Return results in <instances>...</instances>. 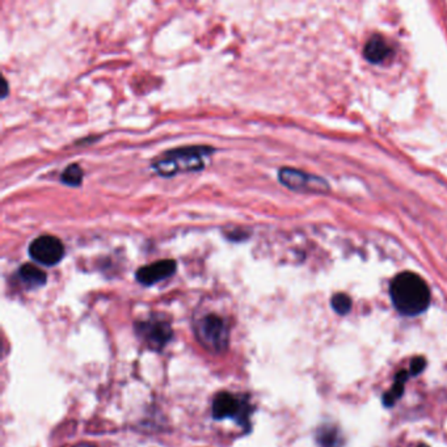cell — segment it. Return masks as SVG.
Listing matches in <instances>:
<instances>
[{
	"instance_id": "obj_1",
	"label": "cell",
	"mask_w": 447,
	"mask_h": 447,
	"mask_svg": "<svg viewBox=\"0 0 447 447\" xmlns=\"http://www.w3.org/2000/svg\"><path fill=\"white\" fill-rule=\"evenodd\" d=\"M390 295L395 308L405 317L422 314L431 299L428 283L413 271H403L392 280Z\"/></svg>"
},
{
	"instance_id": "obj_2",
	"label": "cell",
	"mask_w": 447,
	"mask_h": 447,
	"mask_svg": "<svg viewBox=\"0 0 447 447\" xmlns=\"http://www.w3.org/2000/svg\"><path fill=\"white\" fill-rule=\"evenodd\" d=\"M214 149L201 146L184 147V149L168 151L164 157L158 159L152 168L160 176H173L180 172L188 171H201L205 166V159Z\"/></svg>"
},
{
	"instance_id": "obj_3",
	"label": "cell",
	"mask_w": 447,
	"mask_h": 447,
	"mask_svg": "<svg viewBox=\"0 0 447 447\" xmlns=\"http://www.w3.org/2000/svg\"><path fill=\"white\" fill-rule=\"evenodd\" d=\"M198 343L212 353H223L230 346L231 326L226 317L214 312L198 317L193 323Z\"/></svg>"
},
{
	"instance_id": "obj_4",
	"label": "cell",
	"mask_w": 447,
	"mask_h": 447,
	"mask_svg": "<svg viewBox=\"0 0 447 447\" xmlns=\"http://www.w3.org/2000/svg\"><path fill=\"white\" fill-rule=\"evenodd\" d=\"M212 415L213 419L218 421L233 419L238 425L250 428L251 404L247 396L231 392H219L213 399Z\"/></svg>"
},
{
	"instance_id": "obj_5",
	"label": "cell",
	"mask_w": 447,
	"mask_h": 447,
	"mask_svg": "<svg viewBox=\"0 0 447 447\" xmlns=\"http://www.w3.org/2000/svg\"><path fill=\"white\" fill-rule=\"evenodd\" d=\"M135 333L147 348L155 352L163 350L173 337V329L168 317L160 314L149 315L135 322Z\"/></svg>"
},
{
	"instance_id": "obj_6",
	"label": "cell",
	"mask_w": 447,
	"mask_h": 447,
	"mask_svg": "<svg viewBox=\"0 0 447 447\" xmlns=\"http://www.w3.org/2000/svg\"><path fill=\"white\" fill-rule=\"evenodd\" d=\"M278 178L285 187L297 192L326 193L331 190L329 184L323 177L310 175L303 171L293 169V168H282L278 172Z\"/></svg>"
},
{
	"instance_id": "obj_7",
	"label": "cell",
	"mask_w": 447,
	"mask_h": 447,
	"mask_svg": "<svg viewBox=\"0 0 447 447\" xmlns=\"http://www.w3.org/2000/svg\"><path fill=\"white\" fill-rule=\"evenodd\" d=\"M29 256L38 264L53 267L63 259L65 247L56 236L41 235L30 243Z\"/></svg>"
},
{
	"instance_id": "obj_8",
	"label": "cell",
	"mask_w": 447,
	"mask_h": 447,
	"mask_svg": "<svg viewBox=\"0 0 447 447\" xmlns=\"http://www.w3.org/2000/svg\"><path fill=\"white\" fill-rule=\"evenodd\" d=\"M177 265L175 260H160L145 265L137 271L135 278L143 286H152L158 282L172 277L176 271Z\"/></svg>"
},
{
	"instance_id": "obj_9",
	"label": "cell",
	"mask_w": 447,
	"mask_h": 447,
	"mask_svg": "<svg viewBox=\"0 0 447 447\" xmlns=\"http://www.w3.org/2000/svg\"><path fill=\"white\" fill-rule=\"evenodd\" d=\"M391 51V47L379 35H375L370 38L364 47L365 58L374 65L382 63L383 61H386L390 56Z\"/></svg>"
},
{
	"instance_id": "obj_10",
	"label": "cell",
	"mask_w": 447,
	"mask_h": 447,
	"mask_svg": "<svg viewBox=\"0 0 447 447\" xmlns=\"http://www.w3.org/2000/svg\"><path fill=\"white\" fill-rule=\"evenodd\" d=\"M18 278L27 289H38L47 283V276L45 271L39 269L33 264H24L18 271Z\"/></svg>"
},
{
	"instance_id": "obj_11",
	"label": "cell",
	"mask_w": 447,
	"mask_h": 447,
	"mask_svg": "<svg viewBox=\"0 0 447 447\" xmlns=\"http://www.w3.org/2000/svg\"><path fill=\"white\" fill-rule=\"evenodd\" d=\"M408 376H410L408 372H400L396 375V378H395L396 382L393 384V387L383 398V403H384L386 407H392L403 396V393H404V383L408 379Z\"/></svg>"
},
{
	"instance_id": "obj_12",
	"label": "cell",
	"mask_w": 447,
	"mask_h": 447,
	"mask_svg": "<svg viewBox=\"0 0 447 447\" xmlns=\"http://www.w3.org/2000/svg\"><path fill=\"white\" fill-rule=\"evenodd\" d=\"M317 438L322 447H340L341 445L340 431L335 427H323L319 429Z\"/></svg>"
},
{
	"instance_id": "obj_13",
	"label": "cell",
	"mask_w": 447,
	"mask_h": 447,
	"mask_svg": "<svg viewBox=\"0 0 447 447\" xmlns=\"http://www.w3.org/2000/svg\"><path fill=\"white\" fill-rule=\"evenodd\" d=\"M61 181L68 187H79L83 181V171L78 164H70L61 175Z\"/></svg>"
},
{
	"instance_id": "obj_14",
	"label": "cell",
	"mask_w": 447,
	"mask_h": 447,
	"mask_svg": "<svg viewBox=\"0 0 447 447\" xmlns=\"http://www.w3.org/2000/svg\"><path fill=\"white\" fill-rule=\"evenodd\" d=\"M331 305L337 314L346 315L352 310V299L349 298V295H346L344 293H338L332 297Z\"/></svg>"
},
{
	"instance_id": "obj_15",
	"label": "cell",
	"mask_w": 447,
	"mask_h": 447,
	"mask_svg": "<svg viewBox=\"0 0 447 447\" xmlns=\"http://www.w3.org/2000/svg\"><path fill=\"white\" fill-rule=\"evenodd\" d=\"M427 366V361L422 357H417L410 364V375H419Z\"/></svg>"
},
{
	"instance_id": "obj_16",
	"label": "cell",
	"mask_w": 447,
	"mask_h": 447,
	"mask_svg": "<svg viewBox=\"0 0 447 447\" xmlns=\"http://www.w3.org/2000/svg\"><path fill=\"white\" fill-rule=\"evenodd\" d=\"M7 94H8V83H7L6 79H3V94H1V97L4 99Z\"/></svg>"
},
{
	"instance_id": "obj_17",
	"label": "cell",
	"mask_w": 447,
	"mask_h": 447,
	"mask_svg": "<svg viewBox=\"0 0 447 447\" xmlns=\"http://www.w3.org/2000/svg\"><path fill=\"white\" fill-rule=\"evenodd\" d=\"M74 447H97L92 445V443H79V445H75Z\"/></svg>"
},
{
	"instance_id": "obj_18",
	"label": "cell",
	"mask_w": 447,
	"mask_h": 447,
	"mask_svg": "<svg viewBox=\"0 0 447 447\" xmlns=\"http://www.w3.org/2000/svg\"><path fill=\"white\" fill-rule=\"evenodd\" d=\"M419 447H429L428 445H420Z\"/></svg>"
}]
</instances>
